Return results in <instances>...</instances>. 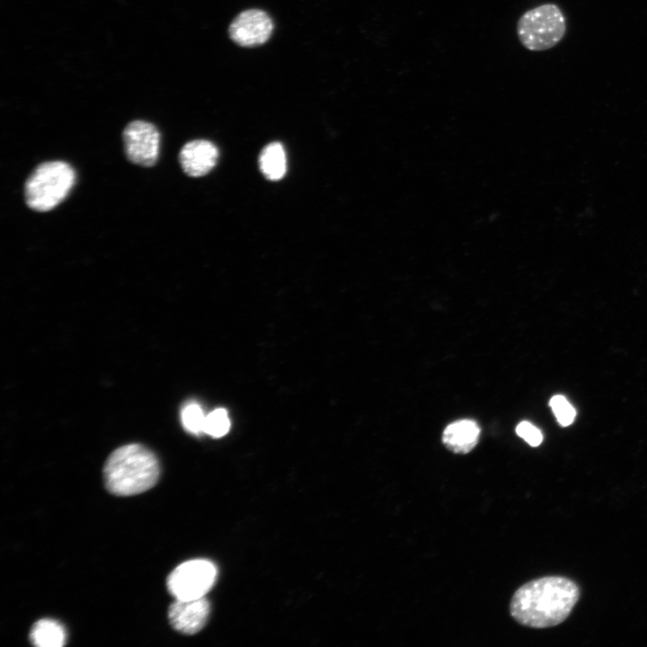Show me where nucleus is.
Masks as SVG:
<instances>
[{
    "instance_id": "nucleus-1",
    "label": "nucleus",
    "mask_w": 647,
    "mask_h": 647,
    "mask_svg": "<svg viewBox=\"0 0 647 647\" xmlns=\"http://www.w3.org/2000/svg\"><path fill=\"white\" fill-rule=\"evenodd\" d=\"M580 597L572 580L547 576L533 580L518 588L510 604L511 616L531 628H548L563 622Z\"/></svg>"
},
{
    "instance_id": "nucleus-2",
    "label": "nucleus",
    "mask_w": 647,
    "mask_h": 647,
    "mask_svg": "<svg viewBox=\"0 0 647 647\" xmlns=\"http://www.w3.org/2000/svg\"><path fill=\"white\" fill-rule=\"evenodd\" d=\"M160 475L155 455L143 445L132 443L115 449L103 467L106 489L117 496H132L151 489Z\"/></svg>"
},
{
    "instance_id": "nucleus-3",
    "label": "nucleus",
    "mask_w": 647,
    "mask_h": 647,
    "mask_svg": "<svg viewBox=\"0 0 647 647\" xmlns=\"http://www.w3.org/2000/svg\"><path fill=\"white\" fill-rule=\"evenodd\" d=\"M75 172L64 161L40 164L29 175L24 185L27 206L38 212L53 209L72 190Z\"/></svg>"
},
{
    "instance_id": "nucleus-4",
    "label": "nucleus",
    "mask_w": 647,
    "mask_h": 647,
    "mask_svg": "<svg viewBox=\"0 0 647 647\" xmlns=\"http://www.w3.org/2000/svg\"><path fill=\"white\" fill-rule=\"evenodd\" d=\"M566 18L561 8L552 3L526 11L518 20L517 35L521 45L531 51L554 48L564 37Z\"/></svg>"
},
{
    "instance_id": "nucleus-5",
    "label": "nucleus",
    "mask_w": 647,
    "mask_h": 647,
    "mask_svg": "<svg viewBox=\"0 0 647 647\" xmlns=\"http://www.w3.org/2000/svg\"><path fill=\"white\" fill-rule=\"evenodd\" d=\"M217 575L216 565L208 560L194 559L178 565L168 576L167 589L175 599L205 597Z\"/></svg>"
},
{
    "instance_id": "nucleus-6",
    "label": "nucleus",
    "mask_w": 647,
    "mask_h": 647,
    "mask_svg": "<svg viewBox=\"0 0 647 647\" xmlns=\"http://www.w3.org/2000/svg\"><path fill=\"white\" fill-rule=\"evenodd\" d=\"M122 138L126 156L132 164L151 167L156 163L160 133L154 124L133 120L125 127Z\"/></svg>"
},
{
    "instance_id": "nucleus-7",
    "label": "nucleus",
    "mask_w": 647,
    "mask_h": 647,
    "mask_svg": "<svg viewBox=\"0 0 647 647\" xmlns=\"http://www.w3.org/2000/svg\"><path fill=\"white\" fill-rule=\"evenodd\" d=\"M273 31L271 18L260 9H249L239 13L229 27L232 40L243 47H256L265 43Z\"/></svg>"
},
{
    "instance_id": "nucleus-8",
    "label": "nucleus",
    "mask_w": 647,
    "mask_h": 647,
    "mask_svg": "<svg viewBox=\"0 0 647 647\" xmlns=\"http://www.w3.org/2000/svg\"><path fill=\"white\" fill-rule=\"evenodd\" d=\"M210 605L205 598L195 599H175L168 609V619L172 627L184 634H194L207 624Z\"/></svg>"
},
{
    "instance_id": "nucleus-9",
    "label": "nucleus",
    "mask_w": 647,
    "mask_h": 647,
    "mask_svg": "<svg viewBox=\"0 0 647 647\" xmlns=\"http://www.w3.org/2000/svg\"><path fill=\"white\" fill-rule=\"evenodd\" d=\"M217 158V146L205 139L187 142L179 154L183 172L191 177H200L209 173L216 165Z\"/></svg>"
},
{
    "instance_id": "nucleus-10",
    "label": "nucleus",
    "mask_w": 647,
    "mask_h": 647,
    "mask_svg": "<svg viewBox=\"0 0 647 647\" xmlns=\"http://www.w3.org/2000/svg\"><path fill=\"white\" fill-rule=\"evenodd\" d=\"M480 428L472 420H459L450 423L443 431L445 447L456 454L469 453L478 443Z\"/></svg>"
},
{
    "instance_id": "nucleus-11",
    "label": "nucleus",
    "mask_w": 647,
    "mask_h": 647,
    "mask_svg": "<svg viewBox=\"0 0 647 647\" xmlns=\"http://www.w3.org/2000/svg\"><path fill=\"white\" fill-rule=\"evenodd\" d=\"M30 640L38 647H61L66 642V632L56 620L40 619L32 625Z\"/></svg>"
},
{
    "instance_id": "nucleus-12",
    "label": "nucleus",
    "mask_w": 647,
    "mask_h": 647,
    "mask_svg": "<svg viewBox=\"0 0 647 647\" xmlns=\"http://www.w3.org/2000/svg\"><path fill=\"white\" fill-rule=\"evenodd\" d=\"M260 169L270 181L283 178L287 172V156L283 146L279 142L267 145L259 157Z\"/></svg>"
},
{
    "instance_id": "nucleus-13",
    "label": "nucleus",
    "mask_w": 647,
    "mask_h": 647,
    "mask_svg": "<svg viewBox=\"0 0 647 647\" xmlns=\"http://www.w3.org/2000/svg\"><path fill=\"white\" fill-rule=\"evenodd\" d=\"M206 416L199 405L190 403L182 411V421L183 427L191 433H200L204 431Z\"/></svg>"
},
{
    "instance_id": "nucleus-14",
    "label": "nucleus",
    "mask_w": 647,
    "mask_h": 647,
    "mask_svg": "<svg viewBox=\"0 0 647 647\" xmlns=\"http://www.w3.org/2000/svg\"><path fill=\"white\" fill-rule=\"evenodd\" d=\"M230 421L224 409H217L206 416L204 432L213 437H222L229 430Z\"/></svg>"
},
{
    "instance_id": "nucleus-15",
    "label": "nucleus",
    "mask_w": 647,
    "mask_h": 647,
    "mask_svg": "<svg viewBox=\"0 0 647 647\" xmlns=\"http://www.w3.org/2000/svg\"><path fill=\"white\" fill-rule=\"evenodd\" d=\"M549 403L562 426H568L573 421L576 412L563 395L553 396Z\"/></svg>"
},
{
    "instance_id": "nucleus-16",
    "label": "nucleus",
    "mask_w": 647,
    "mask_h": 647,
    "mask_svg": "<svg viewBox=\"0 0 647 647\" xmlns=\"http://www.w3.org/2000/svg\"><path fill=\"white\" fill-rule=\"evenodd\" d=\"M516 432L532 447L540 445L543 440L541 431L528 421L520 422L516 428Z\"/></svg>"
}]
</instances>
